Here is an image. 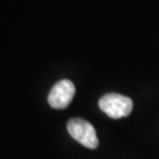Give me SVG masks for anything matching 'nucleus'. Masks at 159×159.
<instances>
[{
	"mask_svg": "<svg viewBox=\"0 0 159 159\" xmlns=\"http://www.w3.org/2000/svg\"><path fill=\"white\" fill-rule=\"evenodd\" d=\"M99 107L112 119H120L130 116L133 108V102L129 97L118 93H107L99 100Z\"/></svg>",
	"mask_w": 159,
	"mask_h": 159,
	"instance_id": "f257e3e1",
	"label": "nucleus"
},
{
	"mask_svg": "<svg viewBox=\"0 0 159 159\" xmlns=\"http://www.w3.org/2000/svg\"><path fill=\"white\" fill-rule=\"evenodd\" d=\"M67 131L74 140L85 148L94 150L99 145V139L94 127L85 119L73 118L67 123Z\"/></svg>",
	"mask_w": 159,
	"mask_h": 159,
	"instance_id": "f03ea898",
	"label": "nucleus"
},
{
	"mask_svg": "<svg viewBox=\"0 0 159 159\" xmlns=\"http://www.w3.org/2000/svg\"><path fill=\"white\" fill-rule=\"evenodd\" d=\"M74 94H75V86L73 85V83L67 79H64L58 81L52 87L50 94L47 97V100L51 107L56 110H63L71 104Z\"/></svg>",
	"mask_w": 159,
	"mask_h": 159,
	"instance_id": "7ed1b4c3",
	"label": "nucleus"
}]
</instances>
